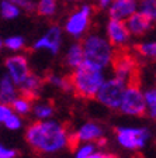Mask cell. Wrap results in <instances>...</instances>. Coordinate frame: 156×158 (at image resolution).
<instances>
[{"instance_id":"1","label":"cell","mask_w":156,"mask_h":158,"mask_svg":"<svg viewBox=\"0 0 156 158\" xmlns=\"http://www.w3.org/2000/svg\"><path fill=\"white\" fill-rule=\"evenodd\" d=\"M30 148L41 155H55L73 147L72 133L56 118L35 120L27 126L24 133Z\"/></svg>"},{"instance_id":"2","label":"cell","mask_w":156,"mask_h":158,"mask_svg":"<svg viewBox=\"0 0 156 158\" xmlns=\"http://www.w3.org/2000/svg\"><path fill=\"white\" fill-rule=\"evenodd\" d=\"M80 43L83 48V58H85L83 64L100 71L111 68V64L117 52L106 37L96 33L86 34L80 40Z\"/></svg>"},{"instance_id":"3","label":"cell","mask_w":156,"mask_h":158,"mask_svg":"<svg viewBox=\"0 0 156 158\" xmlns=\"http://www.w3.org/2000/svg\"><path fill=\"white\" fill-rule=\"evenodd\" d=\"M106 78H107L106 71L94 69L86 64H82L79 68L72 71L69 81H70L72 92L78 98L91 100L96 98V93L98 92Z\"/></svg>"},{"instance_id":"4","label":"cell","mask_w":156,"mask_h":158,"mask_svg":"<svg viewBox=\"0 0 156 158\" xmlns=\"http://www.w3.org/2000/svg\"><path fill=\"white\" fill-rule=\"evenodd\" d=\"M114 138L122 150L137 152L148 145V143L152 138V131L145 126L121 124L114 128Z\"/></svg>"},{"instance_id":"5","label":"cell","mask_w":156,"mask_h":158,"mask_svg":"<svg viewBox=\"0 0 156 158\" xmlns=\"http://www.w3.org/2000/svg\"><path fill=\"white\" fill-rule=\"evenodd\" d=\"M91 16H93V6L89 3L80 4L79 9L72 11L66 17L62 27L63 33L75 41H80L86 34H89L91 26Z\"/></svg>"},{"instance_id":"6","label":"cell","mask_w":156,"mask_h":158,"mask_svg":"<svg viewBox=\"0 0 156 158\" xmlns=\"http://www.w3.org/2000/svg\"><path fill=\"white\" fill-rule=\"evenodd\" d=\"M118 112L130 117H141L146 113V103L143 96V89L137 82H131L125 86L122 100Z\"/></svg>"},{"instance_id":"7","label":"cell","mask_w":156,"mask_h":158,"mask_svg":"<svg viewBox=\"0 0 156 158\" xmlns=\"http://www.w3.org/2000/svg\"><path fill=\"white\" fill-rule=\"evenodd\" d=\"M125 86H127V83L120 81L115 76L106 78V81H104L103 85L98 89V92L96 93L94 99L103 107L108 109L111 112H118Z\"/></svg>"},{"instance_id":"8","label":"cell","mask_w":156,"mask_h":158,"mask_svg":"<svg viewBox=\"0 0 156 158\" xmlns=\"http://www.w3.org/2000/svg\"><path fill=\"white\" fill-rule=\"evenodd\" d=\"M72 140H73V145L78 143H96L98 147H103L107 143L106 127L96 120L83 122L72 133Z\"/></svg>"},{"instance_id":"9","label":"cell","mask_w":156,"mask_h":158,"mask_svg":"<svg viewBox=\"0 0 156 158\" xmlns=\"http://www.w3.org/2000/svg\"><path fill=\"white\" fill-rule=\"evenodd\" d=\"M62 44H63V30H62L61 26L54 24V26H51L46 30L42 35L38 37L34 41L31 48L35 52L44 51V52H49L52 56H55L61 52Z\"/></svg>"},{"instance_id":"10","label":"cell","mask_w":156,"mask_h":158,"mask_svg":"<svg viewBox=\"0 0 156 158\" xmlns=\"http://www.w3.org/2000/svg\"><path fill=\"white\" fill-rule=\"evenodd\" d=\"M111 68H113V76L118 78L127 85L131 82H137L135 79L138 73V62L137 58L131 54L124 52V51L115 54Z\"/></svg>"},{"instance_id":"11","label":"cell","mask_w":156,"mask_h":158,"mask_svg":"<svg viewBox=\"0 0 156 158\" xmlns=\"http://www.w3.org/2000/svg\"><path fill=\"white\" fill-rule=\"evenodd\" d=\"M4 69H6V75H9V78L17 86L20 83H23L27 76L33 72L28 56L21 52L11 54L7 56L4 59Z\"/></svg>"},{"instance_id":"12","label":"cell","mask_w":156,"mask_h":158,"mask_svg":"<svg viewBox=\"0 0 156 158\" xmlns=\"http://www.w3.org/2000/svg\"><path fill=\"white\" fill-rule=\"evenodd\" d=\"M106 38L110 41V44L114 48L124 49L130 45L131 34L128 31L125 21L115 19H108L106 24Z\"/></svg>"},{"instance_id":"13","label":"cell","mask_w":156,"mask_h":158,"mask_svg":"<svg viewBox=\"0 0 156 158\" xmlns=\"http://www.w3.org/2000/svg\"><path fill=\"white\" fill-rule=\"evenodd\" d=\"M44 85H45L44 76L31 72L26 78V81L18 85V92L20 95H24L27 98L33 99V100H37V99H39L41 93H42Z\"/></svg>"},{"instance_id":"14","label":"cell","mask_w":156,"mask_h":158,"mask_svg":"<svg viewBox=\"0 0 156 158\" xmlns=\"http://www.w3.org/2000/svg\"><path fill=\"white\" fill-rule=\"evenodd\" d=\"M108 17L115 20H125L138 11V0H114L108 6Z\"/></svg>"},{"instance_id":"15","label":"cell","mask_w":156,"mask_h":158,"mask_svg":"<svg viewBox=\"0 0 156 158\" xmlns=\"http://www.w3.org/2000/svg\"><path fill=\"white\" fill-rule=\"evenodd\" d=\"M125 26H127L131 37H143L146 33L150 31L153 23L146 16H143L142 13L135 11L132 16H130L125 20Z\"/></svg>"},{"instance_id":"16","label":"cell","mask_w":156,"mask_h":158,"mask_svg":"<svg viewBox=\"0 0 156 158\" xmlns=\"http://www.w3.org/2000/svg\"><path fill=\"white\" fill-rule=\"evenodd\" d=\"M85 58H83V48H82L80 41H73L70 45L66 48L65 54H63V65L68 69L73 71V69L79 68L83 64Z\"/></svg>"},{"instance_id":"17","label":"cell","mask_w":156,"mask_h":158,"mask_svg":"<svg viewBox=\"0 0 156 158\" xmlns=\"http://www.w3.org/2000/svg\"><path fill=\"white\" fill-rule=\"evenodd\" d=\"M20 95L18 86L9 78V75H2L0 76V103H10Z\"/></svg>"},{"instance_id":"18","label":"cell","mask_w":156,"mask_h":158,"mask_svg":"<svg viewBox=\"0 0 156 158\" xmlns=\"http://www.w3.org/2000/svg\"><path fill=\"white\" fill-rule=\"evenodd\" d=\"M31 114L35 120H48L55 116V106L49 100H34Z\"/></svg>"},{"instance_id":"19","label":"cell","mask_w":156,"mask_h":158,"mask_svg":"<svg viewBox=\"0 0 156 158\" xmlns=\"http://www.w3.org/2000/svg\"><path fill=\"white\" fill-rule=\"evenodd\" d=\"M44 81L49 86L59 89L62 92H72L69 76H65V75H62V73H56V72H49L44 76Z\"/></svg>"},{"instance_id":"20","label":"cell","mask_w":156,"mask_h":158,"mask_svg":"<svg viewBox=\"0 0 156 158\" xmlns=\"http://www.w3.org/2000/svg\"><path fill=\"white\" fill-rule=\"evenodd\" d=\"M33 103H34L33 99L27 98V96H24V95H18L13 102L10 103V106H11V109H13V112L16 113V114L24 117V116L31 114Z\"/></svg>"},{"instance_id":"21","label":"cell","mask_w":156,"mask_h":158,"mask_svg":"<svg viewBox=\"0 0 156 158\" xmlns=\"http://www.w3.org/2000/svg\"><path fill=\"white\" fill-rule=\"evenodd\" d=\"M35 11L38 16L51 19L58 11V0H37Z\"/></svg>"},{"instance_id":"22","label":"cell","mask_w":156,"mask_h":158,"mask_svg":"<svg viewBox=\"0 0 156 158\" xmlns=\"http://www.w3.org/2000/svg\"><path fill=\"white\" fill-rule=\"evenodd\" d=\"M135 51L138 55L145 59L156 61V40H149V41H142V43L135 45Z\"/></svg>"},{"instance_id":"23","label":"cell","mask_w":156,"mask_h":158,"mask_svg":"<svg viewBox=\"0 0 156 158\" xmlns=\"http://www.w3.org/2000/svg\"><path fill=\"white\" fill-rule=\"evenodd\" d=\"M23 13V10L9 0H0V16L4 20H16Z\"/></svg>"},{"instance_id":"24","label":"cell","mask_w":156,"mask_h":158,"mask_svg":"<svg viewBox=\"0 0 156 158\" xmlns=\"http://www.w3.org/2000/svg\"><path fill=\"white\" fill-rule=\"evenodd\" d=\"M143 96H145V103H146V113L145 114L152 120H156V86L145 89Z\"/></svg>"},{"instance_id":"25","label":"cell","mask_w":156,"mask_h":158,"mask_svg":"<svg viewBox=\"0 0 156 158\" xmlns=\"http://www.w3.org/2000/svg\"><path fill=\"white\" fill-rule=\"evenodd\" d=\"M3 48L11 51L13 54L21 52L26 48V38L23 35H9L3 40Z\"/></svg>"},{"instance_id":"26","label":"cell","mask_w":156,"mask_h":158,"mask_svg":"<svg viewBox=\"0 0 156 158\" xmlns=\"http://www.w3.org/2000/svg\"><path fill=\"white\" fill-rule=\"evenodd\" d=\"M72 148H73V158H87L100 147L96 143H78Z\"/></svg>"},{"instance_id":"27","label":"cell","mask_w":156,"mask_h":158,"mask_svg":"<svg viewBox=\"0 0 156 158\" xmlns=\"http://www.w3.org/2000/svg\"><path fill=\"white\" fill-rule=\"evenodd\" d=\"M138 11L146 16L153 24L156 23V0H139Z\"/></svg>"},{"instance_id":"28","label":"cell","mask_w":156,"mask_h":158,"mask_svg":"<svg viewBox=\"0 0 156 158\" xmlns=\"http://www.w3.org/2000/svg\"><path fill=\"white\" fill-rule=\"evenodd\" d=\"M3 127L9 131H18L21 128L24 127V122H23V117L16 113H11L9 117L6 118V122L3 123Z\"/></svg>"},{"instance_id":"29","label":"cell","mask_w":156,"mask_h":158,"mask_svg":"<svg viewBox=\"0 0 156 158\" xmlns=\"http://www.w3.org/2000/svg\"><path fill=\"white\" fill-rule=\"evenodd\" d=\"M17 157H18L17 148L10 147V145L0 141V158H17Z\"/></svg>"},{"instance_id":"30","label":"cell","mask_w":156,"mask_h":158,"mask_svg":"<svg viewBox=\"0 0 156 158\" xmlns=\"http://www.w3.org/2000/svg\"><path fill=\"white\" fill-rule=\"evenodd\" d=\"M16 6H18L21 10L27 11V13H34L35 11V2L34 0H9Z\"/></svg>"},{"instance_id":"31","label":"cell","mask_w":156,"mask_h":158,"mask_svg":"<svg viewBox=\"0 0 156 158\" xmlns=\"http://www.w3.org/2000/svg\"><path fill=\"white\" fill-rule=\"evenodd\" d=\"M11 113H14L11 106L7 105V103H0V124L3 126V123L6 122V118L9 117Z\"/></svg>"},{"instance_id":"32","label":"cell","mask_w":156,"mask_h":158,"mask_svg":"<svg viewBox=\"0 0 156 158\" xmlns=\"http://www.w3.org/2000/svg\"><path fill=\"white\" fill-rule=\"evenodd\" d=\"M87 158H115V155L110 154V152H106V151H100V150H97V151H94L91 155H89Z\"/></svg>"},{"instance_id":"33","label":"cell","mask_w":156,"mask_h":158,"mask_svg":"<svg viewBox=\"0 0 156 158\" xmlns=\"http://www.w3.org/2000/svg\"><path fill=\"white\" fill-rule=\"evenodd\" d=\"M113 2L114 0H97V6H98V9H108V6Z\"/></svg>"},{"instance_id":"34","label":"cell","mask_w":156,"mask_h":158,"mask_svg":"<svg viewBox=\"0 0 156 158\" xmlns=\"http://www.w3.org/2000/svg\"><path fill=\"white\" fill-rule=\"evenodd\" d=\"M63 2H68V3H79V2H83V0H63Z\"/></svg>"},{"instance_id":"35","label":"cell","mask_w":156,"mask_h":158,"mask_svg":"<svg viewBox=\"0 0 156 158\" xmlns=\"http://www.w3.org/2000/svg\"><path fill=\"white\" fill-rule=\"evenodd\" d=\"M2 48H3V40L0 38V51H2Z\"/></svg>"}]
</instances>
